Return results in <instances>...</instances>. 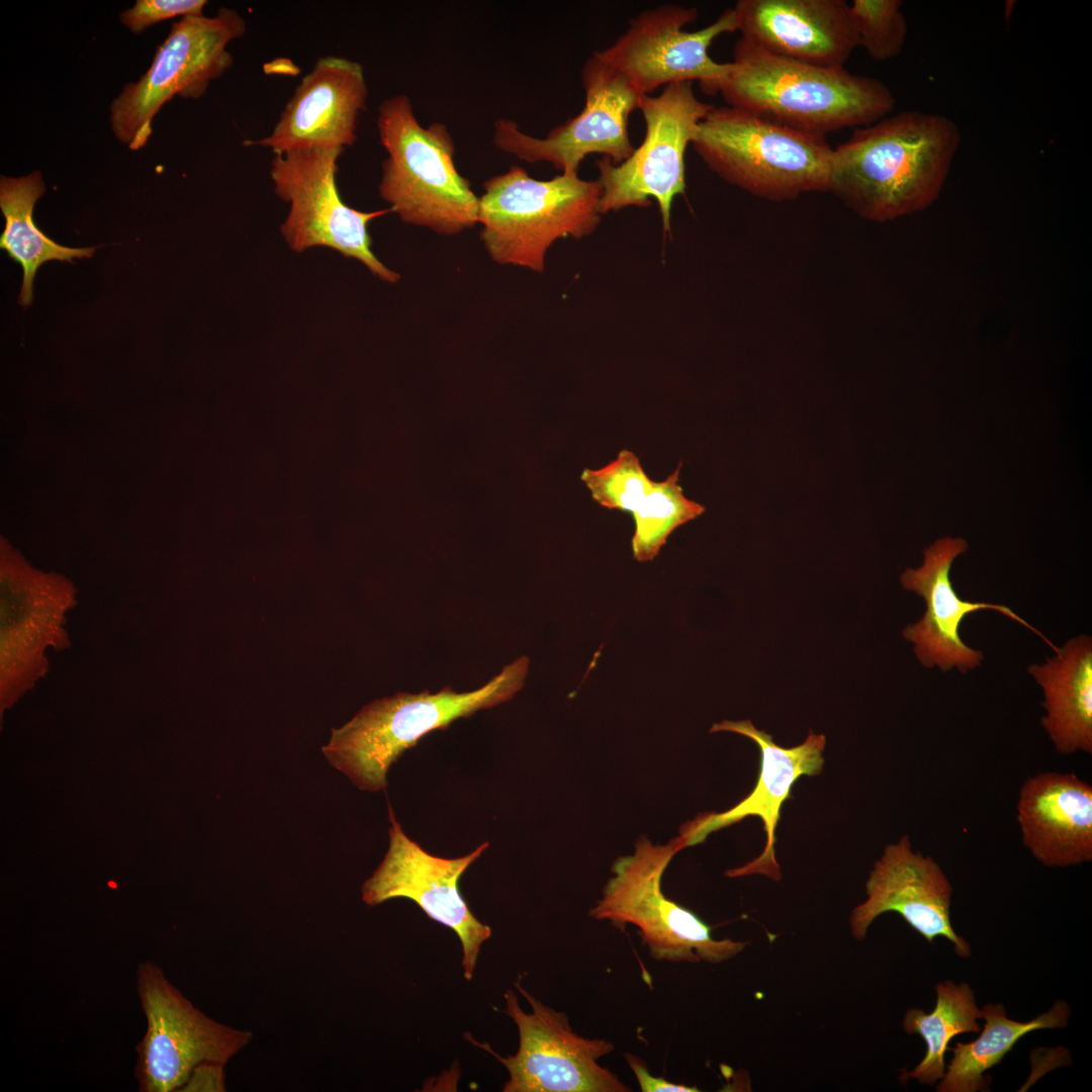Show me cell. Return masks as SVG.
Listing matches in <instances>:
<instances>
[{
  "mask_svg": "<svg viewBox=\"0 0 1092 1092\" xmlns=\"http://www.w3.org/2000/svg\"><path fill=\"white\" fill-rule=\"evenodd\" d=\"M960 145L959 126L944 115L889 114L833 149L829 191L869 220L924 210L942 190Z\"/></svg>",
  "mask_w": 1092,
  "mask_h": 1092,
  "instance_id": "6da1fadb",
  "label": "cell"
},
{
  "mask_svg": "<svg viewBox=\"0 0 1092 1092\" xmlns=\"http://www.w3.org/2000/svg\"><path fill=\"white\" fill-rule=\"evenodd\" d=\"M368 88L361 64L342 57L318 59L301 79L272 131L246 146L273 154L299 149L353 146L366 108Z\"/></svg>",
  "mask_w": 1092,
  "mask_h": 1092,
  "instance_id": "d6986e66",
  "label": "cell"
},
{
  "mask_svg": "<svg viewBox=\"0 0 1092 1092\" xmlns=\"http://www.w3.org/2000/svg\"><path fill=\"white\" fill-rule=\"evenodd\" d=\"M246 29L242 15L228 7L214 16L189 15L173 22L147 72L125 84L111 103L109 120L115 138L129 150L142 149L165 103L174 96L200 98L210 82L232 67L228 44Z\"/></svg>",
  "mask_w": 1092,
  "mask_h": 1092,
  "instance_id": "ba28073f",
  "label": "cell"
},
{
  "mask_svg": "<svg viewBox=\"0 0 1092 1092\" xmlns=\"http://www.w3.org/2000/svg\"><path fill=\"white\" fill-rule=\"evenodd\" d=\"M528 667L529 658L521 656L471 692L457 693L446 687L436 694L398 693L376 700L343 727L333 729L322 750L360 790H384L390 765L406 749L459 718L511 700L523 688Z\"/></svg>",
  "mask_w": 1092,
  "mask_h": 1092,
  "instance_id": "3957f363",
  "label": "cell"
},
{
  "mask_svg": "<svg viewBox=\"0 0 1092 1092\" xmlns=\"http://www.w3.org/2000/svg\"><path fill=\"white\" fill-rule=\"evenodd\" d=\"M223 1067L215 1063L195 1067L179 1091H224Z\"/></svg>",
  "mask_w": 1092,
  "mask_h": 1092,
  "instance_id": "1f68e13d",
  "label": "cell"
},
{
  "mask_svg": "<svg viewBox=\"0 0 1092 1092\" xmlns=\"http://www.w3.org/2000/svg\"><path fill=\"white\" fill-rule=\"evenodd\" d=\"M206 4L205 0H136L119 14V20L131 32L141 33L164 20L203 14Z\"/></svg>",
  "mask_w": 1092,
  "mask_h": 1092,
  "instance_id": "f546056e",
  "label": "cell"
},
{
  "mask_svg": "<svg viewBox=\"0 0 1092 1092\" xmlns=\"http://www.w3.org/2000/svg\"><path fill=\"white\" fill-rule=\"evenodd\" d=\"M344 151L318 147L274 154L270 167L274 191L290 206L280 233L294 252L333 249L360 261L382 281L395 283L399 274L377 259L368 233L371 220L392 210L360 211L343 201L336 175Z\"/></svg>",
  "mask_w": 1092,
  "mask_h": 1092,
  "instance_id": "30bf717a",
  "label": "cell"
},
{
  "mask_svg": "<svg viewBox=\"0 0 1092 1092\" xmlns=\"http://www.w3.org/2000/svg\"><path fill=\"white\" fill-rule=\"evenodd\" d=\"M519 992L532 1007L525 1012L512 990L505 993V1012L519 1031V1049L514 1056L500 1057L486 1043L469 1040L488 1052L509 1072L504 1092H630L632 1089L599 1060L612 1053L614 1044L604 1038H586L575 1033L565 1013L544 1005L525 990Z\"/></svg>",
  "mask_w": 1092,
  "mask_h": 1092,
  "instance_id": "9a60e30c",
  "label": "cell"
},
{
  "mask_svg": "<svg viewBox=\"0 0 1092 1092\" xmlns=\"http://www.w3.org/2000/svg\"><path fill=\"white\" fill-rule=\"evenodd\" d=\"M684 848L678 835L664 845H654L641 836L632 854L614 861L613 876L589 916L609 920L622 929L628 924L635 926L656 961L720 964L736 957L747 943L715 939L708 924L667 898L661 888L665 870Z\"/></svg>",
  "mask_w": 1092,
  "mask_h": 1092,
  "instance_id": "52a82bcc",
  "label": "cell"
},
{
  "mask_svg": "<svg viewBox=\"0 0 1092 1092\" xmlns=\"http://www.w3.org/2000/svg\"><path fill=\"white\" fill-rule=\"evenodd\" d=\"M580 77L585 101L577 115L544 138L525 133L514 120L499 117L494 122V147L521 161L549 163L567 175L577 174L588 155H601L614 164L629 158L635 149L629 136V116L643 95L595 52L583 64Z\"/></svg>",
  "mask_w": 1092,
  "mask_h": 1092,
  "instance_id": "4fadbf2b",
  "label": "cell"
},
{
  "mask_svg": "<svg viewBox=\"0 0 1092 1092\" xmlns=\"http://www.w3.org/2000/svg\"><path fill=\"white\" fill-rule=\"evenodd\" d=\"M77 588L67 577L33 568L3 539L0 562L1 706L15 702L49 669L47 650L70 647L67 613Z\"/></svg>",
  "mask_w": 1092,
  "mask_h": 1092,
  "instance_id": "8fae6325",
  "label": "cell"
},
{
  "mask_svg": "<svg viewBox=\"0 0 1092 1092\" xmlns=\"http://www.w3.org/2000/svg\"><path fill=\"white\" fill-rule=\"evenodd\" d=\"M44 192L39 171L21 177H0V209L5 218L0 248L22 268L18 302L23 307L32 303L33 281L42 264L49 261L73 263V259L91 258L96 250L95 247L62 246L37 228L33 209Z\"/></svg>",
  "mask_w": 1092,
  "mask_h": 1092,
  "instance_id": "cb8c5ba5",
  "label": "cell"
},
{
  "mask_svg": "<svg viewBox=\"0 0 1092 1092\" xmlns=\"http://www.w3.org/2000/svg\"><path fill=\"white\" fill-rule=\"evenodd\" d=\"M712 107L695 95L692 82L671 83L658 95H643L638 105L645 122L641 145L620 164L605 157L597 161L601 213L648 207L653 198L663 231L670 233L673 199L686 190L685 153Z\"/></svg>",
  "mask_w": 1092,
  "mask_h": 1092,
  "instance_id": "9c48e42d",
  "label": "cell"
},
{
  "mask_svg": "<svg viewBox=\"0 0 1092 1092\" xmlns=\"http://www.w3.org/2000/svg\"><path fill=\"white\" fill-rule=\"evenodd\" d=\"M698 17L695 7L663 4L646 9L629 20L628 27L608 48L595 52L623 74L641 95L660 86L698 81L706 94L718 93L720 82L732 63L715 62L709 48L716 37L738 30L733 8L724 10L711 24L687 31Z\"/></svg>",
  "mask_w": 1092,
  "mask_h": 1092,
  "instance_id": "5bb4252c",
  "label": "cell"
},
{
  "mask_svg": "<svg viewBox=\"0 0 1092 1092\" xmlns=\"http://www.w3.org/2000/svg\"><path fill=\"white\" fill-rule=\"evenodd\" d=\"M867 899L849 917L851 935L861 941L873 921L896 912L929 943L944 937L962 958L971 957L968 941L950 921L952 888L937 861L912 848L908 835L888 844L866 883Z\"/></svg>",
  "mask_w": 1092,
  "mask_h": 1092,
  "instance_id": "ac0fdd59",
  "label": "cell"
},
{
  "mask_svg": "<svg viewBox=\"0 0 1092 1092\" xmlns=\"http://www.w3.org/2000/svg\"><path fill=\"white\" fill-rule=\"evenodd\" d=\"M968 549L962 538L945 537L924 550L920 567L907 568L901 575L906 590L922 597L926 604L923 617L908 625L903 636L914 644V652L925 667L937 666L942 671L953 667L967 673L981 664L983 653L969 647L960 636V626L970 614L994 610L1040 636L1056 652V647L1037 629L1004 605L965 601L959 597L950 580L953 560Z\"/></svg>",
  "mask_w": 1092,
  "mask_h": 1092,
  "instance_id": "ffe728a7",
  "label": "cell"
},
{
  "mask_svg": "<svg viewBox=\"0 0 1092 1092\" xmlns=\"http://www.w3.org/2000/svg\"><path fill=\"white\" fill-rule=\"evenodd\" d=\"M741 37L778 57L844 68L858 38L844 0H739Z\"/></svg>",
  "mask_w": 1092,
  "mask_h": 1092,
  "instance_id": "44dd1931",
  "label": "cell"
},
{
  "mask_svg": "<svg viewBox=\"0 0 1092 1092\" xmlns=\"http://www.w3.org/2000/svg\"><path fill=\"white\" fill-rule=\"evenodd\" d=\"M702 161L730 184L770 200L829 191L833 148L733 106L712 107L692 142Z\"/></svg>",
  "mask_w": 1092,
  "mask_h": 1092,
  "instance_id": "5b68a950",
  "label": "cell"
},
{
  "mask_svg": "<svg viewBox=\"0 0 1092 1092\" xmlns=\"http://www.w3.org/2000/svg\"><path fill=\"white\" fill-rule=\"evenodd\" d=\"M682 462L652 490L632 513L635 531L631 540L634 559L640 562L654 559L668 536L679 526L698 518L706 508L688 498L679 484Z\"/></svg>",
  "mask_w": 1092,
  "mask_h": 1092,
  "instance_id": "4316f807",
  "label": "cell"
},
{
  "mask_svg": "<svg viewBox=\"0 0 1092 1092\" xmlns=\"http://www.w3.org/2000/svg\"><path fill=\"white\" fill-rule=\"evenodd\" d=\"M900 0H853L850 14L861 47L875 62L899 56L907 37Z\"/></svg>",
  "mask_w": 1092,
  "mask_h": 1092,
  "instance_id": "f1b7e54d",
  "label": "cell"
},
{
  "mask_svg": "<svg viewBox=\"0 0 1092 1092\" xmlns=\"http://www.w3.org/2000/svg\"><path fill=\"white\" fill-rule=\"evenodd\" d=\"M391 827L388 850L373 875L362 886V900L375 906L392 898L414 901L432 920L451 928L462 946V967L471 980L481 944L491 935L488 925L470 911L458 882L463 873L488 847V842L461 857L430 854L410 839L388 805Z\"/></svg>",
  "mask_w": 1092,
  "mask_h": 1092,
  "instance_id": "2e32d148",
  "label": "cell"
},
{
  "mask_svg": "<svg viewBox=\"0 0 1092 1092\" xmlns=\"http://www.w3.org/2000/svg\"><path fill=\"white\" fill-rule=\"evenodd\" d=\"M625 1060L633 1071L642 1092H698L696 1086L672 1083L663 1077H654L649 1073L646 1063L639 1057L627 1053Z\"/></svg>",
  "mask_w": 1092,
  "mask_h": 1092,
  "instance_id": "4dcf8cb0",
  "label": "cell"
},
{
  "mask_svg": "<svg viewBox=\"0 0 1092 1092\" xmlns=\"http://www.w3.org/2000/svg\"><path fill=\"white\" fill-rule=\"evenodd\" d=\"M479 197L481 241L490 258L536 272L558 239L590 235L601 221L602 186L560 174L537 180L519 166L490 177Z\"/></svg>",
  "mask_w": 1092,
  "mask_h": 1092,
  "instance_id": "8992f818",
  "label": "cell"
},
{
  "mask_svg": "<svg viewBox=\"0 0 1092 1092\" xmlns=\"http://www.w3.org/2000/svg\"><path fill=\"white\" fill-rule=\"evenodd\" d=\"M1028 672L1042 688L1045 715L1041 725L1063 755L1092 753V640L1080 635L1058 647L1043 664Z\"/></svg>",
  "mask_w": 1092,
  "mask_h": 1092,
  "instance_id": "603a6c76",
  "label": "cell"
},
{
  "mask_svg": "<svg viewBox=\"0 0 1092 1092\" xmlns=\"http://www.w3.org/2000/svg\"><path fill=\"white\" fill-rule=\"evenodd\" d=\"M718 92L729 106L814 134L869 125L889 114L895 97L881 80L785 59L740 37Z\"/></svg>",
  "mask_w": 1092,
  "mask_h": 1092,
  "instance_id": "7a4b0ae2",
  "label": "cell"
},
{
  "mask_svg": "<svg viewBox=\"0 0 1092 1092\" xmlns=\"http://www.w3.org/2000/svg\"><path fill=\"white\" fill-rule=\"evenodd\" d=\"M982 1011L985 1020L980 1035L970 1042H956L952 1059L936 1087L939 1092L982 1091L989 1082L986 1071L999 1064L1025 1034L1038 1029L1064 1028L1071 1009L1063 1001L1029 1021L1010 1019L1002 1004H986Z\"/></svg>",
  "mask_w": 1092,
  "mask_h": 1092,
  "instance_id": "d4e9b609",
  "label": "cell"
},
{
  "mask_svg": "<svg viewBox=\"0 0 1092 1092\" xmlns=\"http://www.w3.org/2000/svg\"><path fill=\"white\" fill-rule=\"evenodd\" d=\"M377 130L387 156L379 194L408 224L451 236L478 222L477 197L454 162L455 144L441 122L423 126L405 94L383 100Z\"/></svg>",
  "mask_w": 1092,
  "mask_h": 1092,
  "instance_id": "277c9868",
  "label": "cell"
},
{
  "mask_svg": "<svg viewBox=\"0 0 1092 1092\" xmlns=\"http://www.w3.org/2000/svg\"><path fill=\"white\" fill-rule=\"evenodd\" d=\"M935 992L936 1004L932 1012L911 1008L904 1016V1030L920 1035L926 1043V1053L912 1071L902 1073V1081L916 1079L927 1085L940 1081L945 1074L944 1058L949 1041L959 1034L977 1033L981 1029L978 1019H982V1011L968 984L940 982L935 985Z\"/></svg>",
  "mask_w": 1092,
  "mask_h": 1092,
  "instance_id": "484cf974",
  "label": "cell"
},
{
  "mask_svg": "<svg viewBox=\"0 0 1092 1092\" xmlns=\"http://www.w3.org/2000/svg\"><path fill=\"white\" fill-rule=\"evenodd\" d=\"M581 480L596 503L609 510L631 514L655 482L643 469L639 457L627 449L621 450L614 460L601 468H585Z\"/></svg>",
  "mask_w": 1092,
  "mask_h": 1092,
  "instance_id": "83f0119b",
  "label": "cell"
},
{
  "mask_svg": "<svg viewBox=\"0 0 1092 1092\" xmlns=\"http://www.w3.org/2000/svg\"><path fill=\"white\" fill-rule=\"evenodd\" d=\"M728 731L753 740L760 750V768L756 785L738 804L722 813L703 812L687 821L678 836L686 847L702 843L707 836L735 824L748 816H757L763 823L766 836L762 852L745 864L725 872L728 878L762 875L775 881L781 880L780 864L775 853L776 828L781 809L789 798L791 789L802 776L821 772L826 738L823 734L809 731L803 743L791 748L776 744L772 736L758 730L749 720L715 723L710 732Z\"/></svg>",
  "mask_w": 1092,
  "mask_h": 1092,
  "instance_id": "e0dca14e",
  "label": "cell"
},
{
  "mask_svg": "<svg viewBox=\"0 0 1092 1092\" xmlns=\"http://www.w3.org/2000/svg\"><path fill=\"white\" fill-rule=\"evenodd\" d=\"M1023 845L1048 868L1092 860V787L1074 772L1041 771L1020 788Z\"/></svg>",
  "mask_w": 1092,
  "mask_h": 1092,
  "instance_id": "7402d4cb",
  "label": "cell"
},
{
  "mask_svg": "<svg viewBox=\"0 0 1092 1092\" xmlns=\"http://www.w3.org/2000/svg\"><path fill=\"white\" fill-rule=\"evenodd\" d=\"M136 989L147 1019L134 1069L142 1092L179 1091L195 1067L225 1065L252 1037L195 1008L151 962L139 966Z\"/></svg>",
  "mask_w": 1092,
  "mask_h": 1092,
  "instance_id": "7c38bea8",
  "label": "cell"
}]
</instances>
